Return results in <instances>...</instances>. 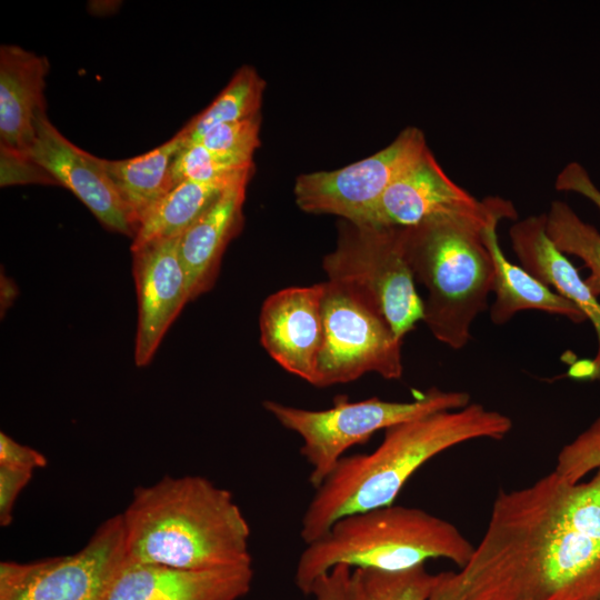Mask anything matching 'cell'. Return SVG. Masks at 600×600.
Segmentation results:
<instances>
[{"instance_id":"obj_25","label":"cell","mask_w":600,"mask_h":600,"mask_svg":"<svg viewBox=\"0 0 600 600\" xmlns=\"http://www.w3.org/2000/svg\"><path fill=\"white\" fill-rule=\"evenodd\" d=\"M366 600H427L437 576L424 564L396 572L353 569Z\"/></svg>"},{"instance_id":"obj_11","label":"cell","mask_w":600,"mask_h":600,"mask_svg":"<svg viewBox=\"0 0 600 600\" xmlns=\"http://www.w3.org/2000/svg\"><path fill=\"white\" fill-rule=\"evenodd\" d=\"M509 202L476 199L448 177L429 149L389 186L367 224L407 228L452 217L487 219Z\"/></svg>"},{"instance_id":"obj_33","label":"cell","mask_w":600,"mask_h":600,"mask_svg":"<svg viewBox=\"0 0 600 600\" xmlns=\"http://www.w3.org/2000/svg\"><path fill=\"white\" fill-rule=\"evenodd\" d=\"M350 600H366L360 581L354 571H352V583H351V599Z\"/></svg>"},{"instance_id":"obj_21","label":"cell","mask_w":600,"mask_h":600,"mask_svg":"<svg viewBox=\"0 0 600 600\" xmlns=\"http://www.w3.org/2000/svg\"><path fill=\"white\" fill-rule=\"evenodd\" d=\"M251 176L216 181L184 180L176 183L143 217L131 251L158 240L176 239L186 232L233 183Z\"/></svg>"},{"instance_id":"obj_13","label":"cell","mask_w":600,"mask_h":600,"mask_svg":"<svg viewBox=\"0 0 600 600\" xmlns=\"http://www.w3.org/2000/svg\"><path fill=\"white\" fill-rule=\"evenodd\" d=\"M178 242L179 238L158 240L131 251L138 302V367L150 363L168 329L190 301Z\"/></svg>"},{"instance_id":"obj_5","label":"cell","mask_w":600,"mask_h":600,"mask_svg":"<svg viewBox=\"0 0 600 600\" xmlns=\"http://www.w3.org/2000/svg\"><path fill=\"white\" fill-rule=\"evenodd\" d=\"M474 546L451 522L414 507L387 506L339 519L299 557L294 582L304 594L338 564L396 572L443 558L458 568Z\"/></svg>"},{"instance_id":"obj_1","label":"cell","mask_w":600,"mask_h":600,"mask_svg":"<svg viewBox=\"0 0 600 600\" xmlns=\"http://www.w3.org/2000/svg\"><path fill=\"white\" fill-rule=\"evenodd\" d=\"M427 600H600V468L499 490L479 544Z\"/></svg>"},{"instance_id":"obj_32","label":"cell","mask_w":600,"mask_h":600,"mask_svg":"<svg viewBox=\"0 0 600 600\" xmlns=\"http://www.w3.org/2000/svg\"><path fill=\"white\" fill-rule=\"evenodd\" d=\"M554 184L559 191L579 193L589 199L600 212V190L580 163L566 164L558 173Z\"/></svg>"},{"instance_id":"obj_14","label":"cell","mask_w":600,"mask_h":600,"mask_svg":"<svg viewBox=\"0 0 600 600\" xmlns=\"http://www.w3.org/2000/svg\"><path fill=\"white\" fill-rule=\"evenodd\" d=\"M324 282L270 294L260 312V341L286 371L314 386L323 338Z\"/></svg>"},{"instance_id":"obj_28","label":"cell","mask_w":600,"mask_h":600,"mask_svg":"<svg viewBox=\"0 0 600 600\" xmlns=\"http://www.w3.org/2000/svg\"><path fill=\"white\" fill-rule=\"evenodd\" d=\"M1 187L17 183H49L54 180L42 170L28 154L0 148Z\"/></svg>"},{"instance_id":"obj_19","label":"cell","mask_w":600,"mask_h":600,"mask_svg":"<svg viewBox=\"0 0 600 600\" xmlns=\"http://www.w3.org/2000/svg\"><path fill=\"white\" fill-rule=\"evenodd\" d=\"M512 217L499 213L490 218L482 234L494 264V301L490 308V318L496 326L507 323L516 313L523 310H539L557 314L581 323L587 318L569 300L552 291L521 266L509 261L503 254L498 234V223Z\"/></svg>"},{"instance_id":"obj_2","label":"cell","mask_w":600,"mask_h":600,"mask_svg":"<svg viewBox=\"0 0 600 600\" xmlns=\"http://www.w3.org/2000/svg\"><path fill=\"white\" fill-rule=\"evenodd\" d=\"M511 429L508 416L480 403L386 429L372 452L342 457L316 489L302 517V540L316 541L343 517L393 504L411 476L439 453L474 439H502Z\"/></svg>"},{"instance_id":"obj_9","label":"cell","mask_w":600,"mask_h":600,"mask_svg":"<svg viewBox=\"0 0 600 600\" xmlns=\"http://www.w3.org/2000/svg\"><path fill=\"white\" fill-rule=\"evenodd\" d=\"M324 287L314 387L347 383L369 372L386 380L400 379L402 340L388 322L341 287L328 280Z\"/></svg>"},{"instance_id":"obj_8","label":"cell","mask_w":600,"mask_h":600,"mask_svg":"<svg viewBox=\"0 0 600 600\" xmlns=\"http://www.w3.org/2000/svg\"><path fill=\"white\" fill-rule=\"evenodd\" d=\"M127 559L124 524L114 514L77 552L0 562V600H102Z\"/></svg>"},{"instance_id":"obj_15","label":"cell","mask_w":600,"mask_h":600,"mask_svg":"<svg viewBox=\"0 0 600 600\" xmlns=\"http://www.w3.org/2000/svg\"><path fill=\"white\" fill-rule=\"evenodd\" d=\"M252 580V564L184 570L127 558L102 600H240Z\"/></svg>"},{"instance_id":"obj_20","label":"cell","mask_w":600,"mask_h":600,"mask_svg":"<svg viewBox=\"0 0 600 600\" xmlns=\"http://www.w3.org/2000/svg\"><path fill=\"white\" fill-rule=\"evenodd\" d=\"M182 144L183 138L177 132L147 153L123 160L102 159L136 230L148 211L173 188L171 168Z\"/></svg>"},{"instance_id":"obj_4","label":"cell","mask_w":600,"mask_h":600,"mask_svg":"<svg viewBox=\"0 0 600 600\" xmlns=\"http://www.w3.org/2000/svg\"><path fill=\"white\" fill-rule=\"evenodd\" d=\"M499 213L518 217L509 202L487 219L452 217L402 228L414 281L428 291L422 321L437 340L452 349L469 342L471 326L488 308L493 292L494 264L482 231Z\"/></svg>"},{"instance_id":"obj_3","label":"cell","mask_w":600,"mask_h":600,"mask_svg":"<svg viewBox=\"0 0 600 600\" xmlns=\"http://www.w3.org/2000/svg\"><path fill=\"white\" fill-rule=\"evenodd\" d=\"M127 558L184 570L252 564L250 527L232 493L201 476L134 488L121 513Z\"/></svg>"},{"instance_id":"obj_29","label":"cell","mask_w":600,"mask_h":600,"mask_svg":"<svg viewBox=\"0 0 600 600\" xmlns=\"http://www.w3.org/2000/svg\"><path fill=\"white\" fill-rule=\"evenodd\" d=\"M48 463L38 450L19 443L7 433H0V466L33 472Z\"/></svg>"},{"instance_id":"obj_31","label":"cell","mask_w":600,"mask_h":600,"mask_svg":"<svg viewBox=\"0 0 600 600\" xmlns=\"http://www.w3.org/2000/svg\"><path fill=\"white\" fill-rule=\"evenodd\" d=\"M352 568L338 564L320 576L312 584L310 594L314 600H350Z\"/></svg>"},{"instance_id":"obj_12","label":"cell","mask_w":600,"mask_h":600,"mask_svg":"<svg viewBox=\"0 0 600 600\" xmlns=\"http://www.w3.org/2000/svg\"><path fill=\"white\" fill-rule=\"evenodd\" d=\"M28 156L56 184L70 190L104 228L134 238L136 227L102 164V158L70 142L46 112L36 121V137Z\"/></svg>"},{"instance_id":"obj_18","label":"cell","mask_w":600,"mask_h":600,"mask_svg":"<svg viewBox=\"0 0 600 600\" xmlns=\"http://www.w3.org/2000/svg\"><path fill=\"white\" fill-rule=\"evenodd\" d=\"M249 180L227 188L179 237V258L187 276L190 300L209 291L216 282L223 252L243 224L242 208Z\"/></svg>"},{"instance_id":"obj_27","label":"cell","mask_w":600,"mask_h":600,"mask_svg":"<svg viewBox=\"0 0 600 600\" xmlns=\"http://www.w3.org/2000/svg\"><path fill=\"white\" fill-rule=\"evenodd\" d=\"M600 468V416L558 453L554 471L571 483Z\"/></svg>"},{"instance_id":"obj_7","label":"cell","mask_w":600,"mask_h":600,"mask_svg":"<svg viewBox=\"0 0 600 600\" xmlns=\"http://www.w3.org/2000/svg\"><path fill=\"white\" fill-rule=\"evenodd\" d=\"M322 267L328 281L381 316L400 340L422 320L423 300L406 257L402 228L343 220Z\"/></svg>"},{"instance_id":"obj_17","label":"cell","mask_w":600,"mask_h":600,"mask_svg":"<svg viewBox=\"0 0 600 600\" xmlns=\"http://www.w3.org/2000/svg\"><path fill=\"white\" fill-rule=\"evenodd\" d=\"M50 63L14 44L0 48V148L28 154L36 121L46 112L43 96Z\"/></svg>"},{"instance_id":"obj_22","label":"cell","mask_w":600,"mask_h":600,"mask_svg":"<svg viewBox=\"0 0 600 600\" xmlns=\"http://www.w3.org/2000/svg\"><path fill=\"white\" fill-rule=\"evenodd\" d=\"M264 80L250 66H242L212 102L178 133L184 143H196L212 128L260 114Z\"/></svg>"},{"instance_id":"obj_24","label":"cell","mask_w":600,"mask_h":600,"mask_svg":"<svg viewBox=\"0 0 600 600\" xmlns=\"http://www.w3.org/2000/svg\"><path fill=\"white\" fill-rule=\"evenodd\" d=\"M254 162L214 153L200 143H184L171 168L174 184L184 181H216L252 176Z\"/></svg>"},{"instance_id":"obj_23","label":"cell","mask_w":600,"mask_h":600,"mask_svg":"<svg viewBox=\"0 0 600 600\" xmlns=\"http://www.w3.org/2000/svg\"><path fill=\"white\" fill-rule=\"evenodd\" d=\"M547 216V232L556 247L564 254L580 258L590 270L586 279L592 293L600 296V232L584 222L563 201L551 202Z\"/></svg>"},{"instance_id":"obj_26","label":"cell","mask_w":600,"mask_h":600,"mask_svg":"<svg viewBox=\"0 0 600 600\" xmlns=\"http://www.w3.org/2000/svg\"><path fill=\"white\" fill-rule=\"evenodd\" d=\"M260 114L224 123L209 130L196 143L214 153L253 161L254 152L260 146Z\"/></svg>"},{"instance_id":"obj_30","label":"cell","mask_w":600,"mask_h":600,"mask_svg":"<svg viewBox=\"0 0 600 600\" xmlns=\"http://www.w3.org/2000/svg\"><path fill=\"white\" fill-rule=\"evenodd\" d=\"M33 472L0 466V526L8 527L13 519L16 500L32 479Z\"/></svg>"},{"instance_id":"obj_6","label":"cell","mask_w":600,"mask_h":600,"mask_svg":"<svg viewBox=\"0 0 600 600\" xmlns=\"http://www.w3.org/2000/svg\"><path fill=\"white\" fill-rule=\"evenodd\" d=\"M470 403L468 392L431 388L410 402L384 401L377 397L349 402L341 396L324 410L297 408L273 400L263 401V408L282 427L301 437L300 451L311 467L309 482L317 489L348 449L366 442L377 431Z\"/></svg>"},{"instance_id":"obj_10","label":"cell","mask_w":600,"mask_h":600,"mask_svg":"<svg viewBox=\"0 0 600 600\" xmlns=\"http://www.w3.org/2000/svg\"><path fill=\"white\" fill-rule=\"evenodd\" d=\"M429 150L424 133L404 128L380 151L332 171L298 176L294 198L308 213H328L369 223L389 186Z\"/></svg>"},{"instance_id":"obj_16","label":"cell","mask_w":600,"mask_h":600,"mask_svg":"<svg viewBox=\"0 0 600 600\" xmlns=\"http://www.w3.org/2000/svg\"><path fill=\"white\" fill-rule=\"evenodd\" d=\"M511 247L520 266L539 281L571 301L591 321L598 340L596 357L590 360L591 381L600 380V302L577 268L561 252L547 232V216H530L517 221L509 231Z\"/></svg>"}]
</instances>
